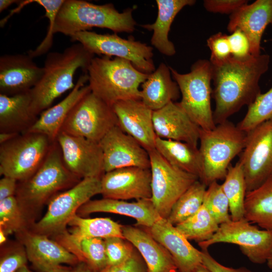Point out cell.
<instances>
[{
    "label": "cell",
    "instance_id": "6da1fadb",
    "mask_svg": "<svg viewBox=\"0 0 272 272\" xmlns=\"http://www.w3.org/2000/svg\"><path fill=\"white\" fill-rule=\"evenodd\" d=\"M270 56H257L238 59L232 56L226 61L212 64V96L215 102L213 117L215 124L224 122L245 105H250L261 93V76L269 68Z\"/></svg>",
    "mask_w": 272,
    "mask_h": 272
},
{
    "label": "cell",
    "instance_id": "7a4b0ae2",
    "mask_svg": "<svg viewBox=\"0 0 272 272\" xmlns=\"http://www.w3.org/2000/svg\"><path fill=\"white\" fill-rule=\"evenodd\" d=\"M94 55L78 43L66 48L62 52L47 54L43 74L37 84L29 91L31 109L37 116L51 107L54 101L66 91L72 90L76 84L74 77L81 69L87 73Z\"/></svg>",
    "mask_w": 272,
    "mask_h": 272
},
{
    "label": "cell",
    "instance_id": "3957f363",
    "mask_svg": "<svg viewBox=\"0 0 272 272\" xmlns=\"http://www.w3.org/2000/svg\"><path fill=\"white\" fill-rule=\"evenodd\" d=\"M87 74L91 92L111 106L123 100H141L140 87L149 75L126 59L106 56L94 57Z\"/></svg>",
    "mask_w": 272,
    "mask_h": 272
},
{
    "label": "cell",
    "instance_id": "277c9868",
    "mask_svg": "<svg viewBox=\"0 0 272 272\" xmlns=\"http://www.w3.org/2000/svg\"><path fill=\"white\" fill-rule=\"evenodd\" d=\"M132 11L128 8L119 12L111 3L96 5L84 0H64L56 18L53 34L71 37L93 27L108 29L114 33H131L137 25Z\"/></svg>",
    "mask_w": 272,
    "mask_h": 272
},
{
    "label": "cell",
    "instance_id": "5b68a950",
    "mask_svg": "<svg viewBox=\"0 0 272 272\" xmlns=\"http://www.w3.org/2000/svg\"><path fill=\"white\" fill-rule=\"evenodd\" d=\"M246 132L228 120L210 130L200 129L198 148L203 163L201 181L207 186L224 179L232 160L243 150Z\"/></svg>",
    "mask_w": 272,
    "mask_h": 272
},
{
    "label": "cell",
    "instance_id": "8992f818",
    "mask_svg": "<svg viewBox=\"0 0 272 272\" xmlns=\"http://www.w3.org/2000/svg\"><path fill=\"white\" fill-rule=\"evenodd\" d=\"M80 181V178L66 167L60 147L55 141L37 171L28 179L20 182L16 197L26 212L27 209L38 208L58 191L71 188Z\"/></svg>",
    "mask_w": 272,
    "mask_h": 272
},
{
    "label": "cell",
    "instance_id": "52a82bcc",
    "mask_svg": "<svg viewBox=\"0 0 272 272\" xmlns=\"http://www.w3.org/2000/svg\"><path fill=\"white\" fill-rule=\"evenodd\" d=\"M171 76L177 84L181 99L179 104L191 119L201 129L215 127L211 107L212 66L210 60L198 59L190 71L180 74L169 66Z\"/></svg>",
    "mask_w": 272,
    "mask_h": 272
},
{
    "label": "cell",
    "instance_id": "ba28073f",
    "mask_svg": "<svg viewBox=\"0 0 272 272\" xmlns=\"http://www.w3.org/2000/svg\"><path fill=\"white\" fill-rule=\"evenodd\" d=\"M40 133H20L0 144V174L20 182L31 177L40 168L53 143Z\"/></svg>",
    "mask_w": 272,
    "mask_h": 272
},
{
    "label": "cell",
    "instance_id": "9c48e42d",
    "mask_svg": "<svg viewBox=\"0 0 272 272\" xmlns=\"http://www.w3.org/2000/svg\"><path fill=\"white\" fill-rule=\"evenodd\" d=\"M100 177L82 179L69 189L53 197L42 218L34 225V233L47 236H58L79 209L95 195L101 194Z\"/></svg>",
    "mask_w": 272,
    "mask_h": 272
},
{
    "label": "cell",
    "instance_id": "30bf717a",
    "mask_svg": "<svg viewBox=\"0 0 272 272\" xmlns=\"http://www.w3.org/2000/svg\"><path fill=\"white\" fill-rule=\"evenodd\" d=\"M70 38L94 55L126 59L138 70L148 74L156 70L153 48L133 38L124 39L116 33L99 34L91 31L78 32Z\"/></svg>",
    "mask_w": 272,
    "mask_h": 272
},
{
    "label": "cell",
    "instance_id": "8fae6325",
    "mask_svg": "<svg viewBox=\"0 0 272 272\" xmlns=\"http://www.w3.org/2000/svg\"><path fill=\"white\" fill-rule=\"evenodd\" d=\"M117 119L112 107L90 92L74 106L60 132L99 143Z\"/></svg>",
    "mask_w": 272,
    "mask_h": 272
},
{
    "label": "cell",
    "instance_id": "7c38bea8",
    "mask_svg": "<svg viewBox=\"0 0 272 272\" xmlns=\"http://www.w3.org/2000/svg\"><path fill=\"white\" fill-rule=\"evenodd\" d=\"M148 152L152 176L151 200L160 216L167 219L176 201L199 179L170 164L156 149Z\"/></svg>",
    "mask_w": 272,
    "mask_h": 272
},
{
    "label": "cell",
    "instance_id": "4fadbf2b",
    "mask_svg": "<svg viewBox=\"0 0 272 272\" xmlns=\"http://www.w3.org/2000/svg\"><path fill=\"white\" fill-rule=\"evenodd\" d=\"M219 243L236 244L251 262L262 264L272 249V230L260 229L244 218L221 224L210 240L198 244L201 250H208Z\"/></svg>",
    "mask_w": 272,
    "mask_h": 272
},
{
    "label": "cell",
    "instance_id": "5bb4252c",
    "mask_svg": "<svg viewBox=\"0 0 272 272\" xmlns=\"http://www.w3.org/2000/svg\"><path fill=\"white\" fill-rule=\"evenodd\" d=\"M238 162L242 165L247 192L272 178V119L246 133Z\"/></svg>",
    "mask_w": 272,
    "mask_h": 272
},
{
    "label": "cell",
    "instance_id": "9a60e30c",
    "mask_svg": "<svg viewBox=\"0 0 272 272\" xmlns=\"http://www.w3.org/2000/svg\"><path fill=\"white\" fill-rule=\"evenodd\" d=\"M56 141L67 169L80 179L101 177L105 173L103 156L99 143L63 132Z\"/></svg>",
    "mask_w": 272,
    "mask_h": 272
},
{
    "label": "cell",
    "instance_id": "2e32d148",
    "mask_svg": "<svg viewBox=\"0 0 272 272\" xmlns=\"http://www.w3.org/2000/svg\"><path fill=\"white\" fill-rule=\"evenodd\" d=\"M99 144L105 172L129 167L150 169L148 152L118 125L112 127Z\"/></svg>",
    "mask_w": 272,
    "mask_h": 272
},
{
    "label": "cell",
    "instance_id": "e0dca14e",
    "mask_svg": "<svg viewBox=\"0 0 272 272\" xmlns=\"http://www.w3.org/2000/svg\"><path fill=\"white\" fill-rule=\"evenodd\" d=\"M151 177L150 169L137 167L105 172L101 194L103 198L123 200L151 198Z\"/></svg>",
    "mask_w": 272,
    "mask_h": 272
},
{
    "label": "cell",
    "instance_id": "ac0fdd59",
    "mask_svg": "<svg viewBox=\"0 0 272 272\" xmlns=\"http://www.w3.org/2000/svg\"><path fill=\"white\" fill-rule=\"evenodd\" d=\"M29 54H5L0 57V94L8 96L29 92L43 74Z\"/></svg>",
    "mask_w": 272,
    "mask_h": 272
},
{
    "label": "cell",
    "instance_id": "d6986e66",
    "mask_svg": "<svg viewBox=\"0 0 272 272\" xmlns=\"http://www.w3.org/2000/svg\"><path fill=\"white\" fill-rule=\"evenodd\" d=\"M117 125L147 151L155 149L157 138L153 122V111L140 99L119 101L112 105Z\"/></svg>",
    "mask_w": 272,
    "mask_h": 272
},
{
    "label": "cell",
    "instance_id": "ffe728a7",
    "mask_svg": "<svg viewBox=\"0 0 272 272\" xmlns=\"http://www.w3.org/2000/svg\"><path fill=\"white\" fill-rule=\"evenodd\" d=\"M151 236L171 255L179 272H194L202 264L201 250L193 246L167 219L161 218L150 228Z\"/></svg>",
    "mask_w": 272,
    "mask_h": 272
},
{
    "label": "cell",
    "instance_id": "44dd1931",
    "mask_svg": "<svg viewBox=\"0 0 272 272\" xmlns=\"http://www.w3.org/2000/svg\"><path fill=\"white\" fill-rule=\"evenodd\" d=\"M272 26V0H256L246 4L230 15L227 25L232 33L239 29L247 37L252 55L260 53L263 33L268 25Z\"/></svg>",
    "mask_w": 272,
    "mask_h": 272
},
{
    "label": "cell",
    "instance_id": "7402d4cb",
    "mask_svg": "<svg viewBox=\"0 0 272 272\" xmlns=\"http://www.w3.org/2000/svg\"><path fill=\"white\" fill-rule=\"evenodd\" d=\"M153 122L157 137L187 143L198 147L201 128L181 107L171 102L153 112Z\"/></svg>",
    "mask_w": 272,
    "mask_h": 272
},
{
    "label": "cell",
    "instance_id": "603a6c76",
    "mask_svg": "<svg viewBox=\"0 0 272 272\" xmlns=\"http://www.w3.org/2000/svg\"><path fill=\"white\" fill-rule=\"evenodd\" d=\"M20 233L28 259L41 272H47L62 264H75L79 260L76 255L47 236L26 231Z\"/></svg>",
    "mask_w": 272,
    "mask_h": 272
},
{
    "label": "cell",
    "instance_id": "cb8c5ba5",
    "mask_svg": "<svg viewBox=\"0 0 272 272\" xmlns=\"http://www.w3.org/2000/svg\"><path fill=\"white\" fill-rule=\"evenodd\" d=\"M88 79L87 73L81 75L67 96L41 112L35 122L25 132L42 134L51 141H56L62 125L72 108L86 94L91 91L88 84L85 85L88 82Z\"/></svg>",
    "mask_w": 272,
    "mask_h": 272
},
{
    "label": "cell",
    "instance_id": "d4e9b609",
    "mask_svg": "<svg viewBox=\"0 0 272 272\" xmlns=\"http://www.w3.org/2000/svg\"><path fill=\"white\" fill-rule=\"evenodd\" d=\"M69 231L57 236L58 243L77 256L82 240L92 238L111 237L124 238L122 226L108 218H84L76 214L69 222Z\"/></svg>",
    "mask_w": 272,
    "mask_h": 272
},
{
    "label": "cell",
    "instance_id": "484cf974",
    "mask_svg": "<svg viewBox=\"0 0 272 272\" xmlns=\"http://www.w3.org/2000/svg\"><path fill=\"white\" fill-rule=\"evenodd\" d=\"M103 212L118 214L134 219L137 225L150 228L160 219L151 198L128 202L123 200L103 198L90 200L78 210V215L86 216L91 214Z\"/></svg>",
    "mask_w": 272,
    "mask_h": 272
},
{
    "label": "cell",
    "instance_id": "4316f807",
    "mask_svg": "<svg viewBox=\"0 0 272 272\" xmlns=\"http://www.w3.org/2000/svg\"><path fill=\"white\" fill-rule=\"evenodd\" d=\"M122 233L141 254L148 272L178 271L169 252L148 231L127 225L122 226Z\"/></svg>",
    "mask_w": 272,
    "mask_h": 272
},
{
    "label": "cell",
    "instance_id": "83f0119b",
    "mask_svg": "<svg viewBox=\"0 0 272 272\" xmlns=\"http://www.w3.org/2000/svg\"><path fill=\"white\" fill-rule=\"evenodd\" d=\"M176 82L172 79L169 66L161 63L142 84L141 100L152 111L160 109L180 97Z\"/></svg>",
    "mask_w": 272,
    "mask_h": 272
},
{
    "label": "cell",
    "instance_id": "f1b7e54d",
    "mask_svg": "<svg viewBox=\"0 0 272 272\" xmlns=\"http://www.w3.org/2000/svg\"><path fill=\"white\" fill-rule=\"evenodd\" d=\"M158 15L152 24L142 25L141 27L153 31L151 43L159 52L167 56L176 53L174 44L168 37L169 32L175 17L185 7L193 5L194 0H156Z\"/></svg>",
    "mask_w": 272,
    "mask_h": 272
},
{
    "label": "cell",
    "instance_id": "f546056e",
    "mask_svg": "<svg viewBox=\"0 0 272 272\" xmlns=\"http://www.w3.org/2000/svg\"><path fill=\"white\" fill-rule=\"evenodd\" d=\"M31 103L29 92L12 96L0 94V132L26 131L38 118L31 111Z\"/></svg>",
    "mask_w": 272,
    "mask_h": 272
},
{
    "label": "cell",
    "instance_id": "4dcf8cb0",
    "mask_svg": "<svg viewBox=\"0 0 272 272\" xmlns=\"http://www.w3.org/2000/svg\"><path fill=\"white\" fill-rule=\"evenodd\" d=\"M155 149L170 164L201 180L203 163L198 147L185 142L157 137Z\"/></svg>",
    "mask_w": 272,
    "mask_h": 272
},
{
    "label": "cell",
    "instance_id": "1f68e13d",
    "mask_svg": "<svg viewBox=\"0 0 272 272\" xmlns=\"http://www.w3.org/2000/svg\"><path fill=\"white\" fill-rule=\"evenodd\" d=\"M244 218L262 229L272 230V178L247 192Z\"/></svg>",
    "mask_w": 272,
    "mask_h": 272
},
{
    "label": "cell",
    "instance_id": "d6a6232c",
    "mask_svg": "<svg viewBox=\"0 0 272 272\" xmlns=\"http://www.w3.org/2000/svg\"><path fill=\"white\" fill-rule=\"evenodd\" d=\"M221 187L229 201L231 220L244 218L247 190L243 170L238 161L230 165Z\"/></svg>",
    "mask_w": 272,
    "mask_h": 272
},
{
    "label": "cell",
    "instance_id": "836d02e7",
    "mask_svg": "<svg viewBox=\"0 0 272 272\" xmlns=\"http://www.w3.org/2000/svg\"><path fill=\"white\" fill-rule=\"evenodd\" d=\"M207 188L204 183L196 180L176 201L167 220L176 226L194 215L203 205Z\"/></svg>",
    "mask_w": 272,
    "mask_h": 272
},
{
    "label": "cell",
    "instance_id": "e575fe53",
    "mask_svg": "<svg viewBox=\"0 0 272 272\" xmlns=\"http://www.w3.org/2000/svg\"><path fill=\"white\" fill-rule=\"evenodd\" d=\"M219 226L203 204L194 215L175 226L187 239L198 243L210 240Z\"/></svg>",
    "mask_w": 272,
    "mask_h": 272
},
{
    "label": "cell",
    "instance_id": "d590c367",
    "mask_svg": "<svg viewBox=\"0 0 272 272\" xmlns=\"http://www.w3.org/2000/svg\"><path fill=\"white\" fill-rule=\"evenodd\" d=\"M26 212L15 196L0 201V228L6 235L25 231Z\"/></svg>",
    "mask_w": 272,
    "mask_h": 272
},
{
    "label": "cell",
    "instance_id": "8d00e7d4",
    "mask_svg": "<svg viewBox=\"0 0 272 272\" xmlns=\"http://www.w3.org/2000/svg\"><path fill=\"white\" fill-rule=\"evenodd\" d=\"M272 119V87L265 93H261L248 106L242 120L237 125L248 132L260 124Z\"/></svg>",
    "mask_w": 272,
    "mask_h": 272
},
{
    "label": "cell",
    "instance_id": "74e56055",
    "mask_svg": "<svg viewBox=\"0 0 272 272\" xmlns=\"http://www.w3.org/2000/svg\"><path fill=\"white\" fill-rule=\"evenodd\" d=\"M77 256L79 261L86 263L94 272L103 269L107 265L104 239H84L80 243Z\"/></svg>",
    "mask_w": 272,
    "mask_h": 272
},
{
    "label": "cell",
    "instance_id": "f35d334b",
    "mask_svg": "<svg viewBox=\"0 0 272 272\" xmlns=\"http://www.w3.org/2000/svg\"><path fill=\"white\" fill-rule=\"evenodd\" d=\"M203 204L220 225L232 220L228 199L217 181L208 186Z\"/></svg>",
    "mask_w": 272,
    "mask_h": 272
},
{
    "label": "cell",
    "instance_id": "ab89813d",
    "mask_svg": "<svg viewBox=\"0 0 272 272\" xmlns=\"http://www.w3.org/2000/svg\"><path fill=\"white\" fill-rule=\"evenodd\" d=\"M64 2V0H32V3H37L44 8L45 11V16L49 21L46 37L34 50H31L28 52V54L32 58L46 53L51 47L56 18Z\"/></svg>",
    "mask_w": 272,
    "mask_h": 272
},
{
    "label": "cell",
    "instance_id": "60d3db41",
    "mask_svg": "<svg viewBox=\"0 0 272 272\" xmlns=\"http://www.w3.org/2000/svg\"><path fill=\"white\" fill-rule=\"evenodd\" d=\"M107 265L122 263L128 259L134 252L133 246L125 239L111 237L104 239Z\"/></svg>",
    "mask_w": 272,
    "mask_h": 272
},
{
    "label": "cell",
    "instance_id": "b9f144b4",
    "mask_svg": "<svg viewBox=\"0 0 272 272\" xmlns=\"http://www.w3.org/2000/svg\"><path fill=\"white\" fill-rule=\"evenodd\" d=\"M207 45L211 51L210 62L212 64L222 63L231 55L228 35L218 32L211 36L207 40Z\"/></svg>",
    "mask_w": 272,
    "mask_h": 272
},
{
    "label": "cell",
    "instance_id": "7bdbcfd3",
    "mask_svg": "<svg viewBox=\"0 0 272 272\" xmlns=\"http://www.w3.org/2000/svg\"><path fill=\"white\" fill-rule=\"evenodd\" d=\"M228 39L232 57L238 59H243L251 55L249 41L241 30L236 29L228 35Z\"/></svg>",
    "mask_w": 272,
    "mask_h": 272
},
{
    "label": "cell",
    "instance_id": "ee69618b",
    "mask_svg": "<svg viewBox=\"0 0 272 272\" xmlns=\"http://www.w3.org/2000/svg\"><path fill=\"white\" fill-rule=\"evenodd\" d=\"M28 257L25 250L17 248L6 254L0 262V272H17L26 265Z\"/></svg>",
    "mask_w": 272,
    "mask_h": 272
},
{
    "label": "cell",
    "instance_id": "f6af8a7d",
    "mask_svg": "<svg viewBox=\"0 0 272 272\" xmlns=\"http://www.w3.org/2000/svg\"><path fill=\"white\" fill-rule=\"evenodd\" d=\"M248 3L246 0H206L203 7L211 13L231 15Z\"/></svg>",
    "mask_w": 272,
    "mask_h": 272
},
{
    "label": "cell",
    "instance_id": "bcb514c9",
    "mask_svg": "<svg viewBox=\"0 0 272 272\" xmlns=\"http://www.w3.org/2000/svg\"><path fill=\"white\" fill-rule=\"evenodd\" d=\"M97 272H148L146 265L139 254L133 252L125 262L114 265H107Z\"/></svg>",
    "mask_w": 272,
    "mask_h": 272
},
{
    "label": "cell",
    "instance_id": "7dc6e473",
    "mask_svg": "<svg viewBox=\"0 0 272 272\" xmlns=\"http://www.w3.org/2000/svg\"><path fill=\"white\" fill-rule=\"evenodd\" d=\"M202 264L211 272H253L245 267L232 268L223 265L213 257L208 250H201Z\"/></svg>",
    "mask_w": 272,
    "mask_h": 272
},
{
    "label": "cell",
    "instance_id": "c3c4849f",
    "mask_svg": "<svg viewBox=\"0 0 272 272\" xmlns=\"http://www.w3.org/2000/svg\"><path fill=\"white\" fill-rule=\"evenodd\" d=\"M17 180L12 177L4 176L0 180V201L14 196L17 188Z\"/></svg>",
    "mask_w": 272,
    "mask_h": 272
},
{
    "label": "cell",
    "instance_id": "681fc988",
    "mask_svg": "<svg viewBox=\"0 0 272 272\" xmlns=\"http://www.w3.org/2000/svg\"><path fill=\"white\" fill-rule=\"evenodd\" d=\"M19 134L15 132H0V144L10 141Z\"/></svg>",
    "mask_w": 272,
    "mask_h": 272
},
{
    "label": "cell",
    "instance_id": "f907efd6",
    "mask_svg": "<svg viewBox=\"0 0 272 272\" xmlns=\"http://www.w3.org/2000/svg\"><path fill=\"white\" fill-rule=\"evenodd\" d=\"M20 1L18 0H0V12L2 13L14 4H19Z\"/></svg>",
    "mask_w": 272,
    "mask_h": 272
},
{
    "label": "cell",
    "instance_id": "816d5d0a",
    "mask_svg": "<svg viewBox=\"0 0 272 272\" xmlns=\"http://www.w3.org/2000/svg\"><path fill=\"white\" fill-rule=\"evenodd\" d=\"M92 271L86 263L81 261L75 268L74 272H92Z\"/></svg>",
    "mask_w": 272,
    "mask_h": 272
},
{
    "label": "cell",
    "instance_id": "f5cc1de1",
    "mask_svg": "<svg viewBox=\"0 0 272 272\" xmlns=\"http://www.w3.org/2000/svg\"><path fill=\"white\" fill-rule=\"evenodd\" d=\"M47 272H74L67 268L59 266Z\"/></svg>",
    "mask_w": 272,
    "mask_h": 272
},
{
    "label": "cell",
    "instance_id": "db71d44e",
    "mask_svg": "<svg viewBox=\"0 0 272 272\" xmlns=\"http://www.w3.org/2000/svg\"><path fill=\"white\" fill-rule=\"evenodd\" d=\"M194 272H211L207 267L203 264L199 265Z\"/></svg>",
    "mask_w": 272,
    "mask_h": 272
},
{
    "label": "cell",
    "instance_id": "11a10c76",
    "mask_svg": "<svg viewBox=\"0 0 272 272\" xmlns=\"http://www.w3.org/2000/svg\"><path fill=\"white\" fill-rule=\"evenodd\" d=\"M266 263L268 267L272 269V249L268 257Z\"/></svg>",
    "mask_w": 272,
    "mask_h": 272
},
{
    "label": "cell",
    "instance_id": "9f6ffc18",
    "mask_svg": "<svg viewBox=\"0 0 272 272\" xmlns=\"http://www.w3.org/2000/svg\"><path fill=\"white\" fill-rule=\"evenodd\" d=\"M17 272H32L29 269L26 265H25L19 269Z\"/></svg>",
    "mask_w": 272,
    "mask_h": 272
},
{
    "label": "cell",
    "instance_id": "6f0895ef",
    "mask_svg": "<svg viewBox=\"0 0 272 272\" xmlns=\"http://www.w3.org/2000/svg\"><path fill=\"white\" fill-rule=\"evenodd\" d=\"M268 41H270V42H272V38L269 39L268 40Z\"/></svg>",
    "mask_w": 272,
    "mask_h": 272
}]
</instances>
